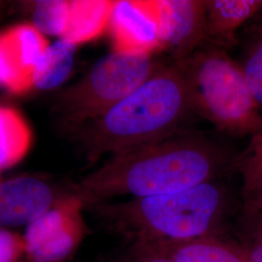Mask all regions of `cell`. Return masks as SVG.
I'll list each match as a JSON object with an SVG mask.
<instances>
[{"instance_id": "6da1fadb", "label": "cell", "mask_w": 262, "mask_h": 262, "mask_svg": "<svg viewBox=\"0 0 262 262\" xmlns=\"http://www.w3.org/2000/svg\"><path fill=\"white\" fill-rule=\"evenodd\" d=\"M237 152L203 132L187 129L109 157L71 186L90 204L117 197L156 196L178 192L233 172Z\"/></svg>"}, {"instance_id": "7a4b0ae2", "label": "cell", "mask_w": 262, "mask_h": 262, "mask_svg": "<svg viewBox=\"0 0 262 262\" xmlns=\"http://www.w3.org/2000/svg\"><path fill=\"white\" fill-rule=\"evenodd\" d=\"M240 207L225 178H221L178 192L102 201L85 208L128 243H156L225 235Z\"/></svg>"}, {"instance_id": "3957f363", "label": "cell", "mask_w": 262, "mask_h": 262, "mask_svg": "<svg viewBox=\"0 0 262 262\" xmlns=\"http://www.w3.org/2000/svg\"><path fill=\"white\" fill-rule=\"evenodd\" d=\"M194 115L183 75L169 62L111 110L74 130L84 158L94 164L187 130Z\"/></svg>"}, {"instance_id": "277c9868", "label": "cell", "mask_w": 262, "mask_h": 262, "mask_svg": "<svg viewBox=\"0 0 262 262\" xmlns=\"http://www.w3.org/2000/svg\"><path fill=\"white\" fill-rule=\"evenodd\" d=\"M195 115L231 137L251 136L262 123L238 60L222 48L204 42L177 63Z\"/></svg>"}, {"instance_id": "5b68a950", "label": "cell", "mask_w": 262, "mask_h": 262, "mask_svg": "<svg viewBox=\"0 0 262 262\" xmlns=\"http://www.w3.org/2000/svg\"><path fill=\"white\" fill-rule=\"evenodd\" d=\"M158 54L113 51L102 56L57 95L56 112L73 129L101 117L154 75L163 63Z\"/></svg>"}, {"instance_id": "8992f818", "label": "cell", "mask_w": 262, "mask_h": 262, "mask_svg": "<svg viewBox=\"0 0 262 262\" xmlns=\"http://www.w3.org/2000/svg\"><path fill=\"white\" fill-rule=\"evenodd\" d=\"M84 202L69 191L45 214L27 226L23 235L27 262H66L84 240Z\"/></svg>"}, {"instance_id": "52a82bcc", "label": "cell", "mask_w": 262, "mask_h": 262, "mask_svg": "<svg viewBox=\"0 0 262 262\" xmlns=\"http://www.w3.org/2000/svg\"><path fill=\"white\" fill-rule=\"evenodd\" d=\"M159 31V52L177 64L205 42V11L202 0L148 1Z\"/></svg>"}, {"instance_id": "ba28073f", "label": "cell", "mask_w": 262, "mask_h": 262, "mask_svg": "<svg viewBox=\"0 0 262 262\" xmlns=\"http://www.w3.org/2000/svg\"><path fill=\"white\" fill-rule=\"evenodd\" d=\"M50 47L32 24H20L0 32V89L26 94L33 89L36 66Z\"/></svg>"}, {"instance_id": "9c48e42d", "label": "cell", "mask_w": 262, "mask_h": 262, "mask_svg": "<svg viewBox=\"0 0 262 262\" xmlns=\"http://www.w3.org/2000/svg\"><path fill=\"white\" fill-rule=\"evenodd\" d=\"M57 198L46 182L34 177L0 183V228L30 225L50 210Z\"/></svg>"}, {"instance_id": "30bf717a", "label": "cell", "mask_w": 262, "mask_h": 262, "mask_svg": "<svg viewBox=\"0 0 262 262\" xmlns=\"http://www.w3.org/2000/svg\"><path fill=\"white\" fill-rule=\"evenodd\" d=\"M108 27L114 51L159 53L158 26L148 1H115Z\"/></svg>"}, {"instance_id": "8fae6325", "label": "cell", "mask_w": 262, "mask_h": 262, "mask_svg": "<svg viewBox=\"0 0 262 262\" xmlns=\"http://www.w3.org/2000/svg\"><path fill=\"white\" fill-rule=\"evenodd\" d=\"M205 42L228 51L238 44L237 32L262 10V0H203Z\"/></svg>"}, {"instance_id": "7c38bea8", "label": "cell", "mask_w": 262, "mask_h": 262, "mask_svg": "<svg viewBox=\"0 0 262 262\" xmlns=\"http://www.w3.org/2000/svg\"><path fill=\"white\" fill-rule=\"evenodd\" d=\"M155 244L173 262H249L239 244L226 235Z\"/></svg>"}, {"instance_id": "4fadbf2b", "label": "cell", "mask_w": 262, "mask_h": 262, "mask_svg": "<svg viewBox=\"0 0 262 262\" xmlns=\"http://www.w3.org/2000/svg\"><path fill=\"white\" fill-rule=\"evenodd\" d=\"M115 1H69L62 39L76 45L98 37L109 26Z\"/></svg>"}, {"instance_id": "5bb4252c", "label": "cell", "mask_w": 262, "mask_h": 262, "mask_svg": "<svg viewBox=\"0 0 262 262\" xmlns=\"http://www.w3.org/2000/svg\"><path fill=\"white\" fill-rule=\"evenodd\" d=\"M233 172L242 180L241 207L262 210V123L246 148L236 154Z\"/></svg>"}, {"instance_id": "9a60e30c", "label": "cell", "mask_w": 262, "mask_h": 262, "mask_svg": "<svg viewBox=\"0 0 262 262\" xmlns=\"http://www.w3.org/2000/svg\"><path fill=\"white\" fill-rule=\"evenodd\" d=\"M31 141V129L24 116L13 107L0 106V171L19 163Z\"/></svg>"}, {"instance_id": "2e32d148", "label": "cell", "mask_w": 262, "mask_h": 262, "mask_svg": "<svg viewBox=\"0 0 262 262\" xmlns=\"http://www.w3.org/2000/svg\"><path fill=\"white\" fill-rule=\"evenodd\" d=\"M77 46L62 38L50 45L34 70L33 88L52 90L66 81L73 69Z\"/></svg>"}, {"instance_id": "e0dca14e", "label": "cell", "mask_w": 262, "mask_h": 262, "mask_svg": "<svg viewBox=\"0 0 262 262\" xmlns=\"http://www.w3.org/2000/svg\"><path fill=\"white\" fill-rule=\"evenodd\" d=\"M257 19L258 21L248 28L245 34L238 62L253 99L262 113V17L259 16Z\"/></svg>"}, {"instance_id": "ac0fdd59", "label": "cell", "mask_w": 262, "mask_h": 262, "mask_svg": "<svg viewBox=\"0 0 262 262\" xmlns=\"http://www.w3.org/2000/svg\"><path fill=\"white\" fill-rule=\"evenodd\" d=\"M239 244L249 262H262V210L240 207L235 216Z\"/></svg>"}, {"instance_id": "d6986e66", "label": "cell", "mask_w": 262, "mask_h": 262, "mask_svg": "<svg viewBox=\"0 0 262 262\" xmlns=\"http://www.w3.org/2000/svg\"><path fill=\"white\" fill-rule=\"evenodd\" d=\"M69 11V1L42 0L32 5L33 26L44 35L63 37Z\"/></svg>"}, {"instance_id": "ffe728a7", "label": "cell", "mask_w": 262, "mask_h": 262, "mask_svg": "<svg viewBox=\"0 0 262 262\" xmlns=\"http://www.w3.org/2000/svg\"><path fill=\"white\" fill-rule=\"evenodd\" d=\"M116 262H173L155 243L133 242Z\"/></svg>"}, {"instance_id": "44dd1931", "label": "cell", "mask_w": 262, "mask_h": 262, "mask_svg": "<svg viewBox=\"0 0 262 262\" xmlns=\"http://www.w3.org/2000/svg\"><path fill=\"white\" fill-rule=\"evenodd\" d=\"M0 262H27L21 235L0 228Z\"/></svg>"}, {"instance_id": "7402d4cb", "label": "cell", "mask_w": 262, "mask_h": 262, "mask_svg": "<svg viewBox=\"0 0 262 262\" xmlns=\"http://www.w3.org/2000/svg\"><path fill=\"white\" fill-rule=\"evenodd\" d=\"M258 15H259V16H260V17H262V10H261V11H260V12H259V14H258Z\"/></svg>"}, {"instance_id": "603a6c76", "label": "cell", "mask_w": 262, "mask_h": 262, "mask_svg": "<svg viewBox=\"0 0 262 262\" xmlns=\"http://www.w3.org/2000/svg\"><path fill=\"white\" fill-rule=\"evenodd\" d=\"M0 6H1V3H0Z\"/></svg>"}]
</instances>
